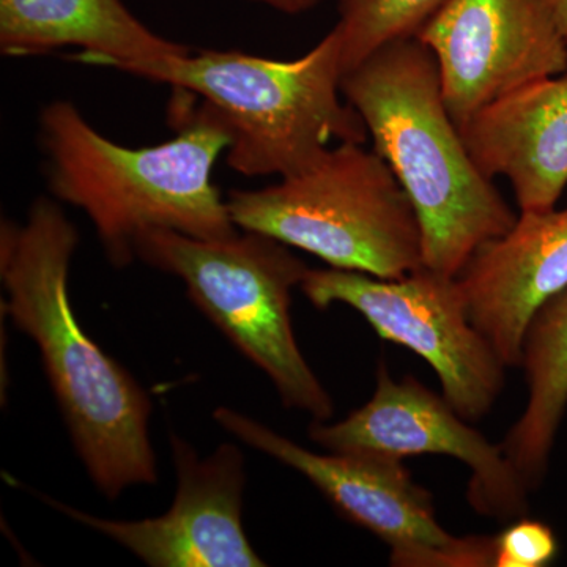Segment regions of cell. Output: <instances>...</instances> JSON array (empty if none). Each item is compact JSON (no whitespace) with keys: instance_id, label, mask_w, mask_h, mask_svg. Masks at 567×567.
Wrapping results in <instances>:
<instances>
[{"instance_id":"cell-16","label":"cell","mask_w":567,"mask_h":567,"mask_svg":"<svg viewBox=\"0 0 567 567\" xmlns=\"http://www.w3.org/2000/svg\"><path fill=\"white\" fill-rule=\"evenodd\" d=\"M445 0H339L336 31L346 71L388 41L415 35Z\"/></svg>"},{"instance_id":"cell-15","label":"cell","mask_w":567,"mask_h":567,"mask_svg":"<svg viewBox=\"0 0 567 567\" xmlns=\"http://www.w3.org/2000/svg\"><path fill=\"white\" fill-rule=\"evenodd\" d=\"M520 368L527 380V404L502 446L529 492H535L546 480L567 412V287L529 320Z\"/></svg>"},{"instance_id":"cell-1","label":"cell","mask_w":567,"mask_h":567,"mask_svg":"<svg viewBox=\"0 0 567 567\" xmlns=\"http://www.w3.org/2000/svg\"><path fill=\"white\" fill-rule=\"evenodd\" d=\"M80 244L61 205L39 197L24 223L3 219V312L39 347L41 363L92 483L106 498L158 481L151 442L152 401L122 364L82 330L69 292Z\"/></svg>"},{"instance_id":"cell-14","label":"cell","mask_w":567,"mask_h":567,"mask_svg":"<svg viewBox=\"0 0 567 567\" xmlns=\"http://www.w3.org/2000/svg\"><path fill=\"white\" fill-rule=\"evenodd\" d=\"M78 48V59L132 73L144 63L192 51L164 39L123 0H0V51L6 58Z\"/></svg>"},{"instance_id":"cell-9","label":"cell","mask_w":567,"mask_h":567,"mask_svg":"<svg viewBox=\"0 0 567 567\" xmlns=\"http://www.w3.org/2000/svg\"><path fill=\"white\" fill-rule=\"evenodd\" d=\"M308 435L328 453L374 454L404 461L421 454L456 458L468 466L466 499L475 513L513 522L529 509V488L502 445L464 420L445 395L415 377L394 380L386 364L377 369L371 401L338 423L311 421Z\"/></svg>"},{"instance_id":"cell-4","label":"cell","mask_w":567,"mask_h":567,"mask_svg":"<svg viewBox=\"0 0 567 567\" xmlns=\"http://www.w3.org/2000/svg\"><path fill=\"white\" fill-rule=\"evenodd\" d=\"M130 74L199 96L230 134V169L248 177H289L311 166L331 142L369 140L363 118L341 92L344 62L336 28L295 61L188 51Z\"/></svg>"},{"instance_id":"cell-11","label":"cell","mask_w":567,"mask_h":567,"mask_svg":"<svg viewBox=\"0 0 567 567\" xmlns=\"http://www.w3.org/2000/svg\"><path fill=\"white\" fill-rule=\"evenodd\" d=\"M177 494L159 517L112 520L35 494L66 517L115 540L152 567H262L244 528L245 456L224 443L208 457L182 436H169Z\"/></svg>"},{"instance_id":"cell-17","label":"cell","mask_w":567,"mask_h":567,"mask_svg":"<svg viewBox=\"0 0 567 567\" xmlns=\"http://www.w3.org/2000/svg\"><path fill=\"white\" fill-rule=\"evenodd\" d=\"M558 551L554 529L525 516L509 522L495 536L494 567H546L555 561Z\"/></svg>"},{"instance_id":"cell-7","label":"cell","mask_w":567,"mask_h":567,"mask_svg":"<svg viewBox=\"0 0 567 567\" xmlns=\"http://www.w3.org/2000/svg\"><path fill=\"white\" fill-rule=\"evenodd\" d=\"M300 287L317 309L347 305L383 341L423 358L446 401L470 423L488 415L505 390L507 365L472 322L457 278L424 265L395 279L327 268L309 270Z\"/></svg>"},{"instance_id":"cell-19","label":"cell","mask_w":567,"mask_h":567,"mask_svg":"<svg viewBox=\"0 0 567 567\" xmlns=\"http://www.w3.org/2000/svg\"><path fill=\"white\" fill-rule=\"evenodd\" d=\"M550 6L551 13H554L555 21H557L559 31L567 40V0H547Z\"/></svg>"},{"instance_id":"cell-10","label":"cell","mask_w":567,"mask_h":567,"mask_svg":"<svg viewBox=\"0 0 567 567\" xmlns=\"http://www.w3.org/2000/svg\"><path fill=\"white\" fill-rule=\"evenodd\" d=\"M458 128L540 78L567 71V40L547 0H445L417 29Z\"/></svg>"},{"instance_id":"cell-3","label":"cell","mask_w":567,"mask_h":567,"mask_svg":"<svg viewBox=\"0 0 567 567\" xmlns=\"http://www.w3.org/2000/svg\"><path fill=\"white\" fill-rule=\"evenodd\" d=\"M341 92L415 207L424 267L457 278L517 215L470 155L434 54L416 35L388 41L346 71Z\"/></svg>"},{"instance_id":"cell-6","label":"cell","mask_w":567,"mask_h":567,"mask_svg":"<svg viewBox=\"0 0 567 567\" xmlns=\"http://www.w3.org/2000/svg\"><path fill=\"white\" fill-rule=\"evenodd\" d=\"M136 257L185 284L189 300L267 374L287 409L312 421L333 417V399L295 339L292 290L311 268L289 246L248 230L219 240L152 230L137 240Z\"/></svg>"},{"instance_id":"cell-5","label":"cell","mask_w":567,"mask_h":567,"mask_svg":"<svg viewBox=\"0 0 567 567\" xmlns=\"http://www.w3.org/2000/svg\"><path fill=\"white\" fill-rule=\"evenodd\" d=\"M226 200L238 229L331 268L395 279L423 267L415 207L385 159L364 144H336L300 173L265 188L234 189Z\"/></svg>"},{"instance_id":"cell-2","label":"cell","mask_w":567,"mask_h":567,"mask_svg":"<svg viewBox=\"0 0 567 567\" xmlns=\"http://www.w3.org/2000/svg\"><path fill=\"white\" fill-rule=\"evenodd\" d=\"M175 92L177 134L152 147L130 148L107 140L65 100L41 111L39 136L51 193L87 215L115 268L137 259V240L152 230L204 240L240 230L213 183L230 134L208 104L186 106L183 93Z\"/></svg>"},{"instance_id":"cell-18","label":"cell","mask_w":567,"mask_h":567,"mask_svg":"<svg viewBox=\"0 0 567 567\" xmlns=\"http://www.w3.org/2000/svg\"><path fill=\"white\" fill-rule=\"evenodd\" d=\"M286 14H301L315 9L323 0H252Z\"/></svg>"},{"instance_id":"cell-12","label":"cell","mask_w":567,"mask_h":567,"mask_svg":"<svg viewBox=\"0 0 567 567\" xmlns=\"http://www.w3.org/2000/svg\"><path fill=\"white\" fill-rule=\"evenodd\" d=\"M470 317L507 368H520L529 320L567 287V207L520 212L457 276Z\"/></svg>"},{"instance_id":"cell-13","label":"cell","mask_w":567,"mask_h":567,"mask_svg":"<svg viewBox=\"0 0 567 567\" xmlns=\"http://www.w3.org/2000/svg\"><path fill=\"white\" fill-rule=\"evenodd\" d=\"M461 133L488 178H507L520 212L557 208L567 186V71L507 93Z\"/></svg>"},{"instance_id":"cell-8","label":"cell","mask_w":567,"mask_h":567,"mask_svg":"<svg viewBox=\"0 0 567 567\" xmlns=\"http://www.w3.org/2000/svg\"><path fill=\"white\" fill-rule=\"evenodd\" d=\"M216 423L235 439L303 475L353 524L390 547L395 567H494L495 536H454L440 525L434 496L398 458L319 454L274 429L218 406Z\"/></svg>"}]
</instances>
